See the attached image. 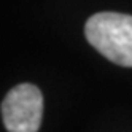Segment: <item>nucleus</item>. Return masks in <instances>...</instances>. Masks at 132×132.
<instances>
[{"mask_svg": "<svg viewBox=\"0 0 132 132\" xmlns=\"http://www.w3.org/2000/svg\"><path fill=\"white\" fill-rule=\"evenodd\" d=\"M88 42L108 61L132 67V16L121 13H96L86 21Z\"/></svg>", "mask_w": 132, "mask_h": 132, "instance_id": "f257e3e1", "label": "nucleus"}, {"mask_svg": "<svg viewBox=\"0 0 132 132\" xmlns=\"http://www.w3.org/2000/svg\"><path fill=\"white\" fill-rule=\"evenodd\" d=\"M42 115L43 96L30 83L14 86L2 102V116L8 132H37Z\"/></svg>", "mask_w": 132, "mask_h": 132, "instance_id": "f03ea898", "label": "nucleus"}]
</instances>
